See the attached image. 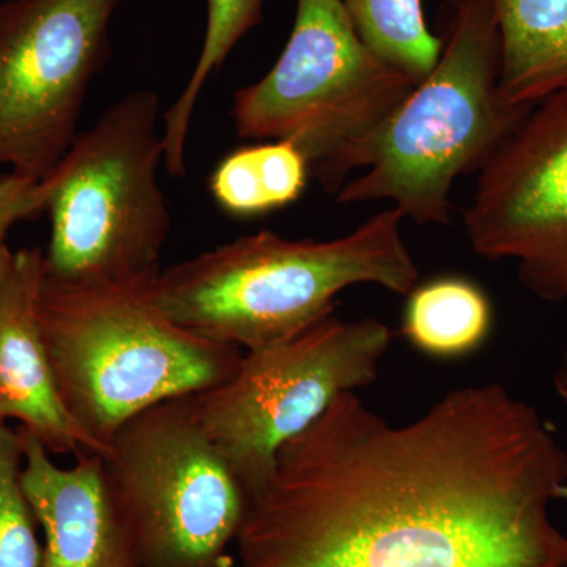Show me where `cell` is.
I'll return each instance as SVG.
<instances>
[{
    "instance_id": "obj_1",
    "label": "cell",
    "mask_w": 567,
    "mask_h": 567,
    "mask_svg": "<svg viewBox=\"0 0 567 567\" xmlns=\"http://www.w3.org/2000/svg\"><path fill=\"white\" fill-rule=\"evenodd\" d=\"M567 451L498 383L405 424L336 398L287 442L237 537L241 567H567L550 503Z\"/></svg>"
},
{
    "instance_id": "obj_11",
    "label": "cell",
    "mask_w": 567,
    "mask_h": 567,
    "mask_svg": "<svg viewBox=\"0 0 567 567\" xmlns=\"http://www.w3.org/2000/svg\"><path fill=\"white\" fill-rule=\"evenodd\" d=\"M20 432L22 488L44 537L41 567H141L104 457L80 454L63 468L39 439Z\"/></svg>"
},
{
    "instance_id": "obj_4",
    "label": "cell",
    "mask_w": 567,
    "mask_h": 567,
    "mask_svg": "<svg viewBox=\"0 0 567 567\" xmlns=\"http://www.w3.org/2000/svg\"><path fill=\"white\" fill-rule=\"evenodd\" d=\"M443 50L365 151L360 177L336 193L339 204L391 200L410 221L451 223V189L477 174L532 107L499 91V40L484 0H447Z\"/></svg>"
},
{
    "instance_id": "obj_10",
    "label": "cell",
    "mask_w": 567,
    "mask_h": 567,
    "mask_svg": "<svg viewBox=\"0 0 567 567\" xmlns=\"http://www.w3.org/2000/svg\"><path fill=\"white\" fill-rule=\"evenodd\" d=\"M462 212L477 256L517 265L522 286L567 300V91L535 104L486 166Z\"/></svg>"
},
{
    "instance_id": "obj_16",
    "label": "cell",
    "mask_w": 567,
    "mask_h": 567,
    "mask_svg": "<svg viewBox=\"0 0 567 567\" xmlns=\"http://www.w3.org/2000/svg\"><path fill=\"white\" fill-rule=\"evenodd\" d=\"M264 0H208L207 28L192 78L163 115L164 167L171 177L186 174V142L194 107L208 78L221 69L246 33L260 24Z\"/></svg>"
},
{
    "instance_id": "obj_8",
    "label": "cell",
    "mask_w": 567,
    "mask_h": 567,
    "mask_svg": "<svg viewBox=\"0 0 567 567\" xmlns=\"http://www.w3.org/2000/svg\"><path fill=\"white\" fill-rule=\"evenodd\" d=\"M104 462L141 567H235L230 547L249 498L205 434L192 395L133 417Z\"/></svg>"
},
{
    "instance_id": "obj_19",
    "label": "cell",
    "mask_w": 567,
    "mask_h": 567,
    "mask_svg": "<svg viewBox=\"0 0 567 567\" xmlns=\"http://www.w3.org/2000/svg\"><path fill=\"white\" fill-rule=\"evenodd\" d=\"M50 185L44 178L35 181L25 175L10 173L0 177V286L6 281L13 264L9 234L14 224L39 218L47 212Z\"/></svg>"
},
{
    "instance_id": "obj_13",
    "label": "cell",
    "mask_w": 567,
    "mask_h": 567,
    "mask_svg": "<svg viewBox=\"0 0 567 567\" xmlns=\"http://www.w3.org/2000/svg\"><path fill=\"white\" fill-rule=\"evenodd\" d=\"M499 40V91L532 107L567 91V0H484Z\"/></svg>"
},
{
    "instance_id": "obj_20",
    "label": "cell",
    "mask_w": 567,
    "mask_h": 567,
    "mask_svg": "<svg viewBox=\"0 0 567 567\" xmlns=\"http://www.w3.org/2000/svg\"><path fill=\"white\" fill-rule=\"evenodd\" d=\"M555 391L563 401L567 402V352L563 357L561 363H559L557 372L554 377Z\"/></svg>"
},
{
    "instance_id": "obj_15",
    "label": "cell",
    "mask_w": 567,
    "mask_h": 567,
    "mask_svg": "<svg viewBox=\"0 0 567 567\" xmlns=\"http://www.w3.org/2000/svg\"><path fill=\"white\" fill-rule=\"evenodd\" d=\"M308 162L292 142L274 141L229 153L210 177L215 203L237 218H256L300 199Z\"/></svg>"
},
{
    "instance_id": "obj_7",
    "label": "cell",
    "mask_w": 567,
    "mask_h": 567,
    "mask_svg": "<svg viewBox=\"0 0 567 567\" xmlns=\"http://www.w3.org/2000/svg\"><path fill=\"white\" fill-rule=\"evenodd\" d=\"M391 344L386 323L331 315L295 338L244 353L229 379L192 395L205 434L249 502L287 442L315 424L336 398L374 382Z\"/></svg>"
},
{
    "instance_id": "obj_6",
    "label": "cell",
    "mask_w": 567,
    "mask_h": 567,
    "mask_svg": "<svg viewBox=\"0 0 567 567\" xmlns=\"http://www.w3.org/2000/svg\"><path fill=\"white\" fill-rule=\"evenodd\" d=\"M417 84L364 43L344 0H297L274 69L235 93V128L245 140L292 142L311 177L336 194Z\"/></svg>"
},
{
    "instance_id": "obj_14",
    "label": "cell",
    "mask_w": 567,
    "mask_h": 567,
    "mask_svg": "<svg viewBox=\"0 0 567 567\" xmlns=\"http://www.w3.org/2000/svg\"><path fill=\"white\" fill-rule=\"evenodd\" d=\"M494 312L481 287L461 276H442L409 293L402 333L434 358H458L486 342Z\"/></svg>"
},
{
    "instance_id": "obj_3",
    "label": "cell",
    "mask_w": 567,
    "mask_h": 567,
    "mask_svg": "<svg viewBox=\"0 0 567 567\" xmlns=\"http://www.w3.org/2000/svg\"><path fill=\"white\" fill-rule=\"evenodd\" d=\"M155 279L66 284L44 275L41 286V333L63 402L106 456L133 417L219 385L244 357L174 322L153 298Z\"/></svg>"
},
{
    "instance_id": "obj_17",
    "label": "cell",
    "mask_w": 567,
    "mask_h": 567,
    "mask_svg": "<svg viewBox=\"0 0 567 567\" xmlns=\"http://www.w3.org/2000/svg\"><path fill=\"white\" fill-rule=\"evenodd\" d=\"M358 35L377 55L421 82L434 70L442 37L429 31L421 0H344Z\"/></svg>"
},
{
    "instance_id": "obj_5",
    "label": "cell",
    "mask_w": 567,
    "mask_h": 567,
    "mask_svg": "<svg viewBox=\"0 0 567 567\" xmlns=\"http://www.w3.org/2000/svg\"><path fill=\"white\" fill-rule=\"evenodd\" d=\"M159 99L128 93L78 134L50 185L47 278L66 284L155 279L171 233L158 182L164 164Z\"/></svg>"
},
{
    "instance_id": "obj_21",
    "label": "cell",
    "mask_w": 567,
    "mask_h": 567,
    "mask_svg": "<svg viewBox=\"0 0 567 567\" xmlns=\"http://www.w3.org/2000/svg\"><path fill=\"white\" fill-rule=\"evenodd\" d=\"M566 499L567 502V483L563 484V486H559L557 492V499Z\"/></svg>"
},
{
    "instance_id": "obj_18",
    "label": "cell",
    "mask_w": 567,
    "mask_h": 567,
    "mask_svg": "<svg viewBox=\"0 0 567 567\" xmlns=\"http://www.w3.org/2000/svg\"><path fill=\"white\" fill-rule=\"evenodd\" d=\"M20 429L0 423V567H41L40 525L22 488Z\"/></svg>"
},
{
    "instance_id": "obj_12",
    "label": "cell",
    "mask_w": 567,
    "mask_h": 567,
    "mask_svg": "<svg viewBox=\"0 0 567 567\" xmlns=\"http://www.w3.org/2000/svg\"><path fill=\"white\" fill-rule=\"evenodd\" d=\"M44 274L43 249H20L0 286V423L17 421L51 454L104 457L106 451L66 409L55 380L39 319Z\"/></svg>"
},
{
    "instance_id": "obj_2",
    "label": "cell",
    "mask_w": 567,
    "mask_h": 567,
    "mask_svg": "<svg viewBox=\"0 0 567 567\" xmlns=\"http://www.w3.org/2000/svg\"><path fill=\"white\" fill-rule=\"evenodd\" d=\"M390 208L334 240H290L260 230L162 268L156 305L186 330L245 349L278 344L333 315L358 284L409 295L420 268Z\"/></svg>"
},
{
    "instance_id": "obj_9",
    "label": "cell",
    "mask_w": 567,
    "mask_h": 567,
    "mask_svg": "<svg viewBox=\"0 0 567 567\" xmlns=\"http://www.w3.org/2000/svg\"><path fill=\"white\" fill-rule=\"evenodd\" d=\"M125 0H7L0 6V164L41 178L76 140Z\"/></svg>"
}]
</instances>
